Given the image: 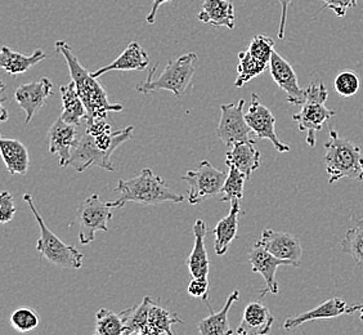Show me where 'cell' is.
<instances>
[{"instance_id": "cell-26", "label": "cell", "mask_w": 363, "mask_h": 335, "mask_svg": "<svg viewBox=\"0 0 363 335\" xmlns=\"http://www.w3.org/2000/svg\"><path fill=\"white\" fill-rule=\"evenodd\" d=\"M240 300V292H232L228 300L225 302L224 307L217 314H209L208 317L199 322V331L203 335H227L232 334L233 330L230 329L228 322L230 309L238 300Z\"/></svg>"}, {"instance_id": "cell-36", "label": "cell", "mask_w": 363, "mask_h": 335, "mask_svg": "<svg viewBox=\"0 0 363 335\" xmlns=\"http://www.w3.org/2000/svg\"><path fill=\"white\" fill-rule=\"evenodd\" d=\"M247 50L260 62L269 65L271 57L274 52V42L266 35L254 36Z\"/></svg>"}, {"instance_id": "cell-2", "label": "cell", "mask_w": 363, "mask_h": 335, "mask_svg": "<svg viewBox=\"0 0 363 335\" xmlns=\"http://www.w3.org/2000/svg\"><path fill=\"white\" fill-rule=\"evenodd\" d=\"M120 196L110 202L112 209L123 208L128 202L156 205V204L183 203L184 196L179 195L170 189L168 183L160 175H155L152 169L145 168L140 175L132 180H120L118 187L115 189Z\"/></svg>"}, {"instance_id": "cell-14", "label": "cell", "mask_w": 363, "mask_h": 335, "mask_svg": "<svg viewBox=\"0 0 363 335\" xmlns=\"http://www.w3.org/2000/svg\"><path fill=\"white\" fill-rule=\"evenodd\" d=\"M50 96H53V83L47 77H40L33 83L22 84L16 89L14 99L26 112L25 124L31 121Z\"/></svg>"}, {"instance_id": "cell-33", "label": "cell", "mask_w": 363, "mask_h": 335, "mask_svg": "<svg viewBox=\"0 0 363 335\" xmlns=\"http://www.w3.org/2000/svg\"><path fill=\"white\" fill-rule=\"evenodd\" d=\"M228 175L227 180L224 182L222 192L223 196L220 197L222 203L230 202L232 203L233 200H242L244 197V186L245 182L249 181L247 177L238 170L236 168L228 167Z\"/></svg>"}, {"instance_id": "cell-24", "label": "cell", "mask_w": 363, "mask_h": 335, "mask_svg": "<svg viewBox=\"0 0 363 335\" xmlns=\"http://www.w3.org/2000/svg\"><path fill=\"white\" fill-rule=\"evenodd\" d=\"M1 158L11 175H26L30 167V155L26 146L18 140L0 138Z\"/></svg>"}, {"instance_id": "cell-4", "label": "cell", "mask_w": 363, "mask_h": 335, "mask_svg": "<svg viewBox=\"0 0 363 335\" xmlns=\"http://www.w3.org/2000/svg\"><path fill=\"white\" fill-rule=\"evenodd\" d=\"M197 61V55L194 52L186 53L175 60L169 61L164 71L154 80V74L159 66L155 63L154 67L148 72L145 82L135 87L137 92L142 94H148L150 92L169 91L174 94L175 97H182L184 92L187 91L192 77L195 75V62Z\"/></svg>"}, {"instance_id": "cell-42", "label": "cell", "mask_w": 363, "mask_h": 335, "mask_svg": "<svg viewBox=\"0 0 363 335\" xmlns=\"http://www.w3.org/2000/svg\"><path fill=\"white\" fill-rule=\"evenodd\" d=\"M361 320L363 322V309L361 311Z\"/></svg>"}, {"instance_id": "cell-5", "label": "cell", "mask_w": 363, "mask_h": 335, "mask_svg": "<svg viewBox=\"0 0 363 335\" xmlns=\"http://www.w3.org/2000/svg\"><path fill=\"white\" fill-rule=\"evenodd\" d=\"M328 92L323 82H312L306 88V101L301 105V111L295 114L293 120L298 124L301 132H307L308 146H315V133L321 132L325 124L336 112L326 107Z\"/></svg>"}, {"instance_id": "cell-16", "label": "cell", "mask_w": 363, "mask_h": 335, "mask_svg": "<svg viewBox=\"0 0 363 335\" xmlns=\"http://www.w3.org/2000/svg\"><path fill=\"white\" fill-rule=\"evenodd\" d=\"M259 243L274 257L291 262L294 267L301 265L303 248L301 241L291 234L266 229L262 232Z\"/></svg>"}, {"instance_id": "cell-13", "label": "cell", "mask_w": 363, "mask_h": 335, "mask_svg": "<svg viewBox=\"0 0 363 335\" xmlns=\"http://www.w3.org/2000/svg\"><path fill=\"white\" fill-rule=\"evenodd\" d=\"M77 128V126L65 121L61 116L49 128V151L58 155L61 167H69L71 156L79 143L80 136Z\"/></svg>"}, {"instance_id": "cell-7", "label": "cell", "mask_w": 363, "mask_h": 335, "mask_svg": "<svg viewBox=\"0 0 363 335\" xmlns=\"http://www.w3.org/2000/svg\"><path fill=\"white\" fill-rule=\"evenodd\" d=\"M112 219L110 202H102L97 194H93L79 205L77 224H79V240L88 245L96 240V232L108 231V222Z\"/></svg>"}, {"instance_id": "cell-35", "label": "cell", "mask_w": 363, "mask_h": 335, "mask_svg": "<svg viewBox=\"0 0 363 335\" xmlns=\"http://www.w3.org/2000/svg\"><path fill=\"white\" fill-rule=\"evenodd\" d=\"M334 88L342 97L350 98L356 96L361 88V80L353 71H342L337 74L334 80Z\"/></svg>"}, {"instance_id": "cell-17", "label": "cell", "mask_w": 363, "mask_h": 335, "mask_svg": "<svg viewBox=\"0 0 363 335\" xmlns=\"http://www.w3.org/2000/svg\"><path fill=\"white\" fill-rule=\"evenodd\" d=\"M249 262L252 265V271L262 275L266 281V289L262 292V297H264L267 293L273 295L279 294V287L276 281V273L281 265H293L289 260L274 257L259 241L249 253Z\"/></svg>"}, {"instance_id": "cell-11", "label": "cell", "mask_w": 363, "mask_h": 335, "mask_svg": "<svg viewBox=\"0 0 363 335\" xmlns=\"http://www.w3.org/2000/svg\"><path fill=\"white\" fill-rule=\"evenodd\" d=\"M363 309V303H354L350 304L342 298H330L325 300L317 307L303 312L301 314H296L294 317H289L284 322V328L286 330H293V329L299 328L303 324L308 322H315V320H328V319H335L342 314H353L356 312H361Z\"/></svg>"}, {"instance_id": "cell-19", "label": "cell", "mask_w": 363, "mask_h": 335, "mask_svg": "<svg viewBox=\"0 0 363 335\" xmlns=\"http://www.w3.org/2000/svg\"><path fill=\"white\" fill-rule=\"evenodd\" d=\"M260 151L255 148V140L236 143L225 155V165L236 168L247 180L260 167Z\"/></svg>"}, {"instance_id": "cell-21", "label": "cell", "mask_w": 363, "mask_h": 335, "mask_svg": "<svg viewBox=\"0 0 363 335\" xmlns=\"http://www.w3.org/2000/svg\"><path fill=\"white\" fill-rule=\"evenodd\" d=\"M197 20L214 28L233 30L236 22L235 6L230 0H205L203 9L197 14Z\"/></svg>"}, {"instance_id": "cell-27", "label": "cell", "mask_w": 363, "mask_h": 335, "mask_svg": "<svg viewBox=\"0 0 363 335\" xmlns=\"http://www.w3.org/2000/svg\"><path fill=\"white\" fill-rule=\"evenodd\" d=\"M61 98H62L63 110L61 112V118L65 121L79 126L82 119H86L88 112L84 104L77 91L75 83L71 80L70 83L60 87Z\"/></svg>"}, {"instance_id": "cell-10", "label": "cell", "mask_w": 363, "mask_h": 335, "mask_svg": "<svg viewBox=\"0 0 363 335\" xmlns=\"http://www.w3.org/2000/svg\"><path fill=\"white\" fill-rule=\"evenodd\" d=\"M245 119L258 140L271 141L279 153L290 151V146L279 140V136L276 133L274 115L267 106L260 102L257 93L252 94V104L247 111L245 112Z\"/></svg>"}, {"instance_id": "cell-31", "label": "cell", "mask_w": 363, "mask_h": 335, "mask_svg": "<svg viewBox=\"0 0 363 335\" xmlns=\"http://www.w3.org/2000/svg\"><path fill=\"white\" fill-rule=\"evenodd\" d=\"M125 311L116 314L107 308H101L96 314V330L97 335L124 334Z\"/></svg>"}, {"instance_id": "cell-29", "label": "cell", "mask_w": 363, "mask_h": 335, "mask_svg": "<svg viewBox=\"0 0 363 335\" xmlns=\"http://www.w3.org/2000/svg\"><path fill=\"white\" fill-rule=\"evenodd\" d=\"M154 300L150 297H145L140 304L125 309V324H124V334H142L148 322L150 307Z\"/></svg>"}, {"instance_id": "cell-40", "label": "cell", "mask_w": 363, "mask_h": 335, "mask_svg": "<svg viewBox=\"0 0 363 335\" xmlns=\"http://www.w3.org/2000/svg\"><path fill=\"white\" fill-rule=\"evenodd\" d=\"M282 12H281V21H279V38L284 39L285 38V30H286L287 12H289V6L293 3L294 0H279Z\"/></svg>"}, {"instance_id": "cell-3", "label": "cell", "mask_w": 363, "mask_h": 335, "mask_svg": "<svg viewBox=\"0 0 363 335\" xmlns=\"http://www.w3.org/2000/svg\"><path fill=\"white\" fill-rule=\"evenodd\" d=\"M326 172L333 185L342 178L363 181V154L361 147L342 138L331 124H328V141L325 143Z\"/></svg>"}, {"instance_id": "cell-6", "label": "cell", "mask_w": 363, "mask_h": 335, "mask_svg": "<svg viewBox=\"0 0 363 335\" xmlns=\"http://www.w3.org/2000/svg\"><path fill=\"white\" fill-rule=\"evenodd\" d=\"M23 200L26 202L28 208L33 212L36 222L39 224V229H40V238L36 244L38 253L44 258L48 259L50 263L58 265V267L79 270L83 265V259H84L83 253L77 251L75 246L65 244L56 234H53L52 231L49 230L43 216H40V213L36 209L33 196L30 194H25Z\"/></svg>"}, {"instance_id": "cell-15", "label": "cell", "mask_w": 363, "mask_h": 335, "mask_svg": "<svg viewBox=\"0 0 363 335\" xmlns=\"http://www.w3.org/2000/svg\"><path fill=\"white\" fill-rule=\"evenodd\" d=\"M69 165L74 168L79 173L85 172L88 168L93 167V165L106 169L108 172L115 170V167L112 165L111 163V155L101 150L94 143L91 134L85 131L80 136V140H79L74 154L71 156Z\"/></svg>"}, {"instance_id": "cell-22", "label": "cell", "mask_w": 363, "mask_h": 335, "mask_svg": "<svg viewBox=\"0 0 363 335\" xmlns=\"http://www.w3.org/2000/svg\"><path fill=\"white\" fill-rule=\"evenodd\" d=\"M208 234L206 224L203 219H197L194 224V236L195 244L194 249L187 259L189 273L192 278H208L209 276L210 260L208 257V251L205 246V238Z\"/></svg>"}, {"instance_id": "cell-20", "label": "cell", "mask_w": 363, "mask_h": 335, "mask_svg": "<svg viewBox=\"0 0 363 335\" xmlns=\"http://www.w3.org/2000/svg\"><path fill=\"white\" fill-rule=\"evenodd\" d=\"M150 65V57L138 42H132L113 62L91 72L93 77H102L110 71H143Z\"/></svg>"}, {"instance_id": "cell-23", "label": "cell", "mask_w": 363, "mask_h": 335, "mask_svg": "<svg viewBox=\"0 0 363 335\" xmlns=\"http://www.w3.org/2000/svg\"><path fill=\"white\" fill-rule=\"evenodd\" d=\"M240 202L241 200H233L230 203V213L222 218L217 226L214 227V251L218 256H224L230 245L235 238H238V214H240Z\"/></svg>"}, {"instance_id": "cell-25", "label": "cell", "mask_w": 363, "mask_h": 335, "mask_svg": "<svg viewBox=\"0 0 363 335\" xmlns=\"http://www.w3.org/2000/svg\"><path fill=\"white\" fill-rule=\"evenodd\" d=\"M45 58L47 55L42 49H36L31 55H23L4 45L0 52V67L7 71L8 74L18 75L30 70Z\"/></svg>"}, {"instance_id": "cell-9", "label": "cell", "mask_w": 363, "mask_h": 335, "mask_svg": "<svg viewBox=\"0 0 363 335\" xmlns=\"http://www.w3.org/2000/svg\"><path fill=\"white\" fill-rule=\"evenodd\" d=\"M244 109L245 99L220 106L222 115L216 134L228 148L240 142L252 141L250 133L252 131L245 119Z\"/></svg>"}, {"instance_id": "cell-38", "label": "cell", "mask_w": 363, "mask_h": 335, "mask_svg": "<svg viewBox=\"0 0 363 335\" xmlns=\"http://www.w3.org/2000/svg\"><path fill=\"white\" fill-rule=\"evenodd\" d=\"M187 292L194 298H201V300H208V293H209V281H208V278H205V279H203V278H194L189 284Z\"/></svg>"}, {"instance_id": "cell-34", "label": "cell", "mask_w": 363, "mask_h": 335, "mask_svg": "<svg viewBox=\"0 0 363 335\" xmlns=\"http://www.w3.org/2000/svg\"><path fill=\"white\" fill-rule=\"evenodd\" d=\"M9 322L17 331L28 333L39 326L40 319L33 308L21 307L17 308L13 314H11Z\"/></svg>"}, {"instance_id": "cell-28", "label": "cell", "mask_w": 363, "mask_h": 335, "mask_svg": "<svg viewBox=\"0 0 363 335\" xmlns=\"http://www.w3.org/2000/svg\"><path fill=\"white\" fill-rule=\"evenodd\" d=\"M175 324H184L178 314H170L167 309L152 302L148 314V322L143 335L173 334L172 326Z\"/></svg>"}, {"instance_id": "cell-39", "label": "cell", "mask_w": 363, "mask_h": 335, "mask_svg": "<svg viewBox=\"0 0 363 335\" xmlns=\"http://www.w3.org/2000/svg\"><path fill=\"white\" fill-rule=\"evenodd\" d=\"M325 6L323 8L331 9L337 17H344L350 8L357 6V0H320Z\"/></svg>"}, {"instance_id": "cell-30", "label": "cell", "mask_w": 363, "mask_h": 335, "mask_svg": "<svg viewBox=\"0 0 363 335\" xmlns=\"http://www.w3.org/2000/svg\"><path fill=\"white\" fill-rule=\"evenodd\" d=\"M238 77L235 82V88H242L245 84L249 83L254 77L263 74L267 69H269V65L260 62L255 57L252 56L249 50L238 53Z\"/></svg>"}, {"instance_id": "cell-8", "label": "cell", "mask_w": 363, "mask_h": 335, "mask_svg": "<svg viewBox=\"0 0 363 335\" xmlns=\"http://www.w3.org/2000/svg\"><path fill=\"white\" fill-rule=\"evenodd\" d=\"M227 175L223 170L213 167L210 161H201L196 169L189 170L182 177V181L187 182L189 185V203L196 205L220 194Z\"/></svg>"}, {"instance_id": "cell-37", "label": "cell", "mask_w": 363, "mask_h": 335, "mask_svg": "<svg viewBox=\"0 0 363 335\" xmlns=\"http://www.w3.org/2000/svg\"><path fill=\"white\" fill-rule=\"evenodd\" d=\"M16 205H14L13 196L8 191H3L0 195V222L3 224H8L13 219L16 214Z\"/></svg>"}, {"instance_id": "cell-18", "label": "cell", "mask_w": 363, "mask_h": 335, "mask_svg": "<svg viewBox=\"0 0 363 335\" xmlns=\"http://www.w3.org/2000/svg\"><path fill=\"white\" fill-rule=\"evenodd\" d=\"M274 317L269 308L260 302H252L244 309L236 333L241 335H267L271 333Z\"/></svg>"}, {"instance_id": "cell-1", "label": "cell", "mask_w": 363, "mask_h": 335, "mask_svg": "<svg viewBox=\"0 0 363 335\" xmlns=\"http://www.w3.org/2000/svg\"><path fill=\"white\" fill-rule=\"evenodd\" d=\"M55 47L67 62L71 80L75 83L77 93L88 112L86 119H107L108 112H120L124 110L123 105L111 104L108 101L104 85L98 83L97 77H93V74L79 62L69 43L58 40Z\"/></svg>"}, {"instance_id": "cell-32", "label": "cell", "mask_w": 363, "mask_h": 335, "mask_svg": "<svg viewBox=\"0 0 363 335\" xmlns=\"http://www.w3.org/2000/svg\"><path fill=\"white\" fill-rule=\"evenodd\" d=\"M340 246L342 253L350 254L357 265L363 267V218L356 221L354 227L347 231Z\"/></svg>"}, {"instance_id": "cell-41", "label": "cell", "mask_w": 363, "mask_h": 335, "mask_svg": "<svg viewBox=\"0 0 363 335\" xmlns=\"http://www.w3.org/2000/svg\"><path fill=\"white\" fill-rule=\"evenodd\" d=\"M172 0H152V7H151V11H150V13L147 16L146 21L150 23V25H154L155 21H156V14H157V11H159V8L162 6V4H165V3H170Z\"/></svg>"}, {"instance_id": "cell-12", "label": "cell", "mask_w": 363, "mask_h": 335, "mask_svg": "<svg viewBox=\"0 0 363 335\" xmlns=\"http://www.w3.org/2000/svg\"><path fill=\"white\" fill-rule=\"evenodd\" d=\"M269 71L273 80L284 92H286L287 102L291 105L301 106L306 101V89L299 85L298 75L293 66L287 62L279 52H273L269 61Z\"/></svg>"}]
</instances>
